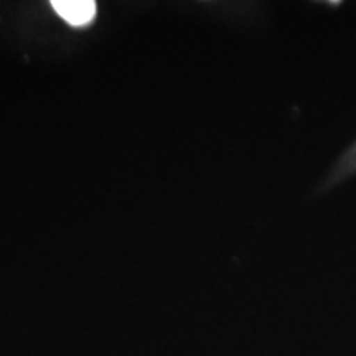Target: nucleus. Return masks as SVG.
Masks as SVG:
<instances>
[{"label": "nucleus", "mask_w": 356, "mask_h": 356, "mask_svg": "<svg viewBox=\"0 0 356 356\" xmlns=\"http://www.w3.org/2000/svg\"><path fill=\"white\" fill-rule=\"evenodd\" d=\"M51 6L61 19L74 26L88 25L96 15V3L91 0H55Z\"/></svg>", "instance_id": "1"}]
</instances>
